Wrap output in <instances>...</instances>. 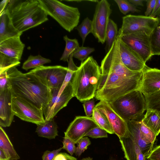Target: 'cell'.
Masks as SVG:
<instances>
[{
	"instance_id": "1",
	"label": "cell",
	"mask_w": 160,
	"mask_h": 160,
	"mask_svg": "<svg viewBox=\"0 0 160 160\" xmlns=\"http://www.w3.org/2000/svg\"><path fill=\"white\" fill-rule=\"evenodd\" d=\"M101 75L95 98L110 102L118 98L139 89L142 72L132 71L122 62L118 38L101 61Z\"/></svg>"
},
{
	"instance_id": "2",
	"label": "cell",
	"mask_w": 160,
	"mask_h": 160,
	"mask_svg": "<svg viewBox=\"0 0 160 160\" xmlns=\"http://www.w3.org/2000/svg\"><path fill=\"white\" fill-rule=\"evenodd\" d=\"M6 71L12 95L24 100L43 112L50 99L51 90L29 72L22 73L16 67Z\"/></svg>"
},
{
	"instance_id": "3",
	"label": "cell",
	"mask_w": 160,
	"mask_h": 160,
	"mask_svg": "<svg viewBox=\"0 0 160 160\" xmlns=\"http://www.w3.org/2000/svg\"><path fill=\"white\" fill-rule=\"evenodd\" d=\"M6 8L13 25L22 33L48 20L38 0H9Z\"/></svg>"
},
{
	"instance_id": "4",
	"label": "cell",
	"mask_w": 160,
	"mask_h": 160,
	"mask_svg": "<svg viewBox=\"0 0 160 160\" xmlns=\"http://www.w3.org/2000/svg\"><path fill=\"white\" fill-rule=\"evenodd\" d=\"M101 75L100 67L92 56L81 62L71 81L74 96L82 102L93 98Z\"/></svg>"
},
{
	"instance_id": "5",
	"label": "cell",
	"mask_w": 160,
	"mask_h": 160,
	"mask_svg": "<svg viewBox=\"0 0 160 160\" xmlns=\"http://www.w3.org/2000/svg\"><path fill=\"white\" fill-rule=\"evenodd\" d=\"M124 120H142L146 110L144 96L139 89L128 93L109 103Z\"/></svg>"
},
{
	"instance_id": "6",
	"label": "cell",
	"mask_w": 160,
	"mask_h": 160,
	"mask_svg": "<svg viewBox=\"0 0 160 160\" xmlns=\"http://www.w3.org/2000/svg\"><path fill=\"white\" fill-rule=\"evenodd\" d=\"M42 8L65 30L70 32L77 27L80 13L78 9L57 0H38Z\"/></svg>"
},
{
	"instance_id": "7",
	"label": "cell",
	"mask_w": 160,
	"mask_h": 160,
	"mask_svg": "<svg viewBox=\"0 0 160 160\" xmlns=\"http://www.w3.org/2000/svg\"><path fill=\"white\" fill-rule=\"evenodd\" d=\"M122 24L118 31L120 36L143 32L150 35L156 26L158 18L131 14L123 17Z\"/></svg>"
},
{
	"instance_id": "8",
	"label": "cell",
	"mask_w": 160,
	"mask_h": 160,
	"mask_svg": "<svg viewBox=\"0 0 160 160\" xmlns=\"http://www.w3.org/2000/svg\"><path fill=\"white\" fill-rule=\"evenodd\" d=\"M68 67L60 65L41 66L29 72L35 76L50 90L61 88L65 79Z\"/></svg>"
},
{
	"instance_id": "9",
	"label": "cell",
	"mask_w": 160,
	"mask_h": 160,
	"mask_svg": "<svg viewBox=\"0 0 160 160\" xmlns=\"http://www.w3.org/2000/svg\"><path fill=\"white\" fill-rule=\"evenodd\" d=\"M112 12L111 5L107 0L97 2L92 20V33L98 42L102 44L106 41L107 29Z\"/></svg>"
},
{
	"instance_id": "10",
	"label": "cell",
	"mask_w": 160,
	"mask_h": 160,
	"mask_svg": "<svg viewBox=\"0 0 160 160\" xmlns=\"http://www.w3.org/2000/svg\"><path fill=\"white\" fill-rule=\"evenodd\" d=\"M12 105L14 115L21 120L37 125L45 122L42 111L24 100L12 95Z\"/></svg>"
},
{
	"instance_id": "11",
	"label": "cell",
	"mask_w": 160,
	"mask_h": 160,
	"mask_svg": "<svg viewBox=\"0 0 160 160\" xmlns=\"http://www.w3.org/2000/svg\"><path fill=\"white\" fill-rule=\"evenodd\" d=\"M127 46L136 52L146 63L152 56L150 36L143 32L121 36Z\"/></svg>"
},
{
	"instance_id": "12",
	"label": "cell",
	"mask_w": 160,
	"mask_h": 160,
	"mask_svg": "<svg viewBox=\"0 0 160 160\" xmlns=\"http://www.w3.org/2000/svg\"><path fill=\"white\" fill-rule=\"evenodd\" d=\"M95 107L106 116L114 133L119 138L128 137L129 132L126 122L115 112L109 103L100 101Z\"/></svg>"
},
{
	"instance_id": "13",
	"label": "cell",
	"mask_w": 160,
	"mask_h": 160,
	"mask_svg": "<svg viewBox=\"0 0 160 160\" xmlns=\"http://www.w3.org/2000/svg\"><path fill=\"white\" fill-rule=\"evenodd\" d=\"M98 126L92 117L76 116L64 132V137L70 139L76 144L88 132Z\"/></svg>"
},
{
	"instance_id": "14",
	"label": "cell",
	"mask_w": 160,
	"mask_h": 160,
	"mask_svg": "<svg viewBox=\"0 0 160 160\" xmlns=\"http://www.w3.org/2000/svg\"><path fill=\"white\" fill-rule=\"evenodd\" d=\"M139 88L144 96L149 95L160 90V69L145 66Z\"/></svg>"
},
{
	"instance_id": "15",
	"label": "cell",
	"mask_w": 160,
	"mask_h": 160,
	"mask_svg": "<svg viewBox=\"0 0 160 160\" xmlns=\"http://www.w3.org/2000/svg\"><path fill=\"white\" fill-rule=\"evenodd\" d=\"M118 36L121 58L123 64L132 71L142 72L146 63L138 54L122 41L120 35L118 34Z\"/></svg>"
},
{
	"instance_id": "16",
	"label": "cell",
	"mask_w": 160,
	"mask_h": 160,
	"mask_svg": "<svg viewBox=\"0 0 160 160\" xmlns=\"http://www.w3.org/2000/svg\"><path fill=\"white\" fill-rule=\"evenodd\" d=\"M12 97L10 89L0 92V125L2 127L10 126L13 120Z\"/></svg>"
},
{
	"instance_id": "17",
	"label": "cell",
	"mask_w": 160,
	"mask_h": 160,
	"mask_svg": "<svg viewBox=\"0 0 160 160\" xmlns=\"http://www.w3.org/2000/svg\"><path fill=\"white\" fill-rule=\"evenodd\" d=\"M139 121L130 120L126 122L129 137L139 146L143 154L147 158L153 149L157 146L147 143L142 138L140 132Z\"/></svg>"
},
{
	"instance_id": "18",
	"label": "cell",
	"mask_w": 160,
	"mask_h": 160,
	"mask_svg": "<svg viewBox=\"0 0 160 160\" xmlns=\"http://www.w3.org/2000/svg\"><path fill=\"white\" fill-rule=\"evenodd\" d=\"M25 46L20 37H14L0 42V52L20 61Z\"/></svg>"
},
{
	"instance_id": "19",
	"label": "cell",
	"mask_w": 160,
	"mask_h": 160,
	"mask_svg": "<svg viewBox=\"0 0 160 160\" xmlns=\"http://www.w3.org/2000/svg\"><path fill=\"white\" fill-rule=\"evenodd\" d=\"M22 34L13 25L6 8L0 14V42L10 38L20 37Z\"/></svg>"
},
{
	"instance_id": "20",
	"label": "cell",
	"mask_w": 160,
	"mask_h": 160,
	"mask_svg": "<svg viewBox=\"0 0 160 160\" xmlns=\"http://www.w3.org/2000/svg\"><path fill=\"white\" fill-rule=\"evenodd\" d=\"M127 160H145L147 158L138 144L129 137L119 138Z\"/></svg>"
},
{
	"instance_id": "21",
	"label": "cell",
	"mask_w": 160,
	"mask_h": 160,
	"mask_svg": "<svg viewBox=\"0 0 160 160\" xmlns=\"http://www.w3.org/2000/svg\"><path fill=\"white\" fill-rule=\"evenodd\" d=\"M142 121L157 136L160 133V111L147 109Z\"/></svg>"
},
{
	"instance_id": "22",
	"label": "cell",
	"mask_w": 160,
	"mask_h": 160,
	"mask_svg": "<svg viewBox=\"0 0 160 160\" xmlns=\"http://www.w3.org/2000/svg\"><path fill=\"white\" fill-rule=\"evenodd\" d=\"M37 126L35 132L39 136L51 139L58 135V126L53 118Z\"/></svg>"
},
{
	"instance_id": "23",
	"label": "cell",
	"mask_w": 160,
	"mask_h": 160,
	"mask_svg": "<svg viewBox=\"0 0 160 160\" xmlns=\"http://www.w3.org/2000/svg\"><path fill=\"white\" fill-rule=\"evenodd\" d=\"M0 149L4 152L8 160H18L20 158L14 149L8 136L2 127L1 126Z\"/></svg>"
},
{
	"instance_id": "24",
	"label": "cell",
	"mask_w": 160,
	"mask_h": 160,
	"mask_svg": "<svg viewBox=\"0 0 160 160\" xmlns=\"http://www.w3.org/2000/svg\"><path fill=\"white\" fill-rule=\"evenodd\" d=\"M73 97H74L73 91L70 81L61 95L57 98L53 110V118L60 110L67 106L69 101Z\"/></svg>"
},
{
	"instance_id": "25",
	"label": "cell",
	"mask_w": 160,
	"mask_h": 160,
	"mask_svg": "<svg viewBox=\"0 0 160 160\" xmlns=\"http://www.w3.org/2000/svg\"><path fill=\"white\" fill-rule=\"evenodd\" d=\"M117 25L110 19L106 32L105 51L107 53L111 49L118 35Z\"/></svg>"
},
{
	"instance_id": "26",
	"label": "cell",
	"mask_w": 160,
	"mask_h": 160,
	"mask_svg": "<svg viewBox=\"0 0 160 160\" xmlns=\"http://www.w3.org/2000/svg\"><path fill=\"white\" fill-rule=\"evenodd\" d=\"M158 23L150 35L152 55H160V15Z\"/></svg>"
},
{
	"instance_id": "27",
	"label": "cell",
	"mask_w": 160,
	"mask_h": 160,
	"mask_svg": "<svg viewBox=\"0 0 160 160\" xmlns=\"http://www.w3.org/2000/svg\"><path fill=\"white\" fill-rule=\"evenodd\" d=\"M98 126L110 134L114 133L112 127L106 116L95 107L92 117Z\"/></svg>"
},
{
	"instance_id": "28",
	"label": "cell",
	"mask_w": 160,
	"mask_h": 160,
	"mask_svg": "<svg viewBox=\"0 0 160 160\" xmlns=\"http://www.w3.org/2000/svg\"><path fill=\"white\" fill-rule=\"evenodd\" d=\"M51 62L50 59L43 58L40 55L35 56L30 55L23 63L22 68L28 71L29 69L35 68Z\"/></svg>"
},
{
	"instance_id": "29",
	"label": "cell",
	"mask_w": 160,
	"mask_h": 160,
	"mask_svg": "<svg viewBox=\"0 0 160 160\" xmlns=\"http://www.w3.org/2000/svg\"><path fill=\"white\" fill-rule=\"evenodd\" d=\"M63 39L65 42L66 46L60 60L68 62L70 55L79 47V45L77 39H70L67 35L64 36Z\"/></svg>"
},
{
	"instance_id": "30",
	"label": "cell",
	"mask_w": 160,
	"mask_h": 160,
	"mask_svg": "<svg viewBox=\"0 0 160 160\" xmlns=\"http://www.w3.org/2000/svg\"><path fill=\"white\" fill-rule=\"evenodd\" d=\"M140 132L142 139L148 144L156 145V137L155 134L147 127L142 120L138 121Z\"/></svg>"
},
{
	"instance_id": "31",
	"label": "cell",
	"mask_w": 160,
	"mask_h": 160,
	"mask_svg": "<svg viewBox=\"0 0 160 160\" xmlns=\"http://www.w3.org/2000/svg\"><path fill=\"white\" fill-rule=\"evenodd\" d=\"M72 54L73 53H72L70 56L68 62L67 72L63 84L59 92L58 97L61 95L67 85L71 81L73 74L78 68L79 67L77 66L74 63Z\"/></svg>"
},
{
	"instance_id": "32",
	"label": "cell",
	"mask_w": 160,
	"mask_h": 160,
	"mask_svg": "<svg viewBox=\"0 0 160 160\" xmlns=\"http://www.w3.org/2000/svg\"><path fill=\"white\" fill-rule=\"evenodd\" d=\"M20 62L17 59L8 56L0 52V72L13 67L20 65Z\"/></svg>"
},
{
	"instance_id": "33",
	"label": "cell",
	"mask_w": 160,
	"mask_h": 160,
	"mask_svg": "<svg viewBox=\"0 0 160 160\" xmlns=\"http://www.w3.org/2000/svg\"><path fill=\"white\" fill-rule=\"evenodd\" d=\"M60 89H54L51 90V96L50 99L45 108L43 115L45 121H48L53 119L52 112L54 106Z\"/></svg>"
},
{
	"instance_id": "34",
	"label": "cell",
	"mask_w": 160,
	"mask_h": 160,
	"mask_svg": "<svg viewBox=\"0 0 160 160\" xmlns=\"http://www.w3.org/2000/svg\"><path fill=\"white\" fill-rule=\"evenodd\" d=\"M79 34L82 40V45L83 44L86 37L92 31V21L88 17L85 18L81 23L76 27Z\"/></svg>"
},
{
	"instance_id": "35",
	"label": "cell",
	"mask_w": 160,
	"mask_h": 160,
	"mask_svg": "<svg viewBox=\"0 0 160 160\" xmlns=\"http://www.w3.org/2000/svg\"><path fill=\"white\" fill-rule=\"evenodd\" d=\"M144 96L146 109H153L160 111V90L152 94Z\"/></svg>"
},
{
	"instance_id": "36",
	"label": "cell",
	"mask_w": 160,
	"mask_h": 160,
	"mask_svg": "<svg viewBox=\"0 0 160 160\" xmlns=\"http://www.w3.org/2000/svg\"><path fill=\"white\" fill-rule=\"evenodd\" d=\"M94 51V48H92L79 47L73 53L72 57L82 62Z\"/></svg>"
},
{
	"instance_id": "37",
	"label": "cell",
	"mask_w": 160,
	"mask_h": 160,
	"mask_svg": "<svg viewBox=\"0 0 160 160\" xmlns=\"http://www.w3.org/2000/svg\"><path fill=\"white\" fill-rule=\"evenodd\" d=\"M114 1L117 4L120 11L124 15L130 12H134L140 11L128 0H114Z\"/></svg>"
},
{
	"instance_id": "38",
	"label": "cell",
	"mask_w": 160,
	"mask_h": 160,
	"mask_svg": "<svg viewBox=\"0 0 160 160\" xmlns=\"http://www.w3.org/2000/svg\"><path fill=\"white\" fill-rule=\"evenodd\" d=\"M91 144V142L87 136L81 138L77 143V147L74 153L75 155L78 157L80 156Z\"/></svg>"
},
{
	"instance_id": "39",
	"label": "cell",
	"mask_w": 160,
	"mask_h": 160,
	"mask_svg": "<svg viewBox=\"0 0 160 160\" xmlns=\"http://www.w3.org/2000/svg\"><path fill=\"white\" fill-rule=\"evenodd\" d=\"M85 136H88L94 138H108V137L107 132L99 126L91 130L85 135Z\"/></svg>"
},
{
	"instance_id": "40",
	"label": "cell",
	"mask_w": 160,
	"mask_h": 160,
	"mask_svg": "<svg viewBox=\"0 0 160 160\" xmlns=\"http://www.w3.org/2000/svg\"><path fill=\"white\" fill-rule=\"evenodd\" d=\"M10 88V84L6 71L0 72V92Z\"/></svg>"
},
{
	"instance_id": "41",
	"label": "cell",
	"mask_w": 160,
	"mask_h": 160,
	"mask_svg": "<svg viewBox=\"0 0 160 160\" xmlns=\"http://www.w3.org/2000/svg\"><path fill=\"white\" fill-rule=\"evenodd\" d=\"M62 149L66 150L71 156L75 153L76 147L75 143L70 139L64 137L62 141Z\"/></svg>"
},
{
	"instance_id": "42",
	"label": "cell",
	"mask_w": 160,
	"mask_h": 160,
	"mask_svg": "<svg viewBox=\"0 0 160 160\" xmlns=\"http://www.w3.org/2000/svg\"><path fill=\"white\" fill-rule=\"evenodd\" d=\"M83 106L86 116L89 117L92 116L95 106L94 99L93 98L84 102Z\"/></svg>"
},
{
	"instance_id": "43",
	"label": "cell",
	"mask_w": 160,
	"mask_h": 160,
	"mask_svg": "<svg viewBox=\"0 0 160 160\" xmlns=\"http://www.w3.org/2000/svg\"><path fill=\"white\" fill-rule=\"evenodd\" d=\"M62 149V147L52 151L49 150L45 151L42 157V160H54L56 156Z\"/></svg>"
},
{
	"instance_id": "44",
	"label": "cell",
	"mask_w": 160,
	"mask_h": 160,
	"mask_svg": "<svg viewBox=\"0 0 160 160\" xmlns=\"http://www.w3.org/2000/svg\"><path fill=\"white\" fill-rule=\"evenodd\" d=\"M147 158L152 160H160V145L154 148Z\"/></svg>"
},
{
	"instance_id": "45",
	"label": "cell",
	"mask_w": 160,
	"mask_h": 160,
	"mask_svg": "<svg viewBox=\"0 0 160 160\" xmlns=\"http://www.w3.org/2000/svg\"><path fill=\"white\" fill-rule=\"evenodd\" d=\"M157 0H147V8L145 12V16L149 17L151 14L154 8Z\"/></svg>"
},
{
	"instance_id": "46",
	"label": "cell",
	"mask_w": 160,
	"mask_h": 160,
	"mask_svg": "<svg viewBox=\"0 0 160 160\" xmlns=\"http://www.w3.org/2000/svg\"><path fill=\"white\" fill-rule=\"evenodd\" d=\"M160 15V0H157L153 10L149 17L156 18Z\"/></svg>"
},
{
	"instance_id": "47",
	"label": "cell",
	"mask_w": 160,
	"mask_h": 160,
	"mask_svg": "<svg viewBox=\"0 0 160 160\" xmlns=\"http://www.w3.org/2000/svg\"><path fill=\"white\" fill-rule=\"evenodd\" d=\"M9 0H2L0 2V14L6 9L9 2Z\"/></svg>"
},
{
	"instance_id": "48",
	"label": "cell",
	"mask_w": 160,
	"mask_h": 160,
	"mask_svg": "<svg viewBox=\"0 0 160 160\" xmlns=\"http://www.w3.org/2000/svg\"><path fill=\"white\" fill-rule=\"evenodd\" d=\"M128 1L132 4L135 6H143V2L146 1L144 0H128Z\"/></svg>"
},
{
	"instance_id": "49",
	"label": "cell",
	"mask_w": 160,
	"mask_h": 160,
	"mask_svg": "<svg viewBox=\"0 0 160 160\" xmlns=\"http://www.w3.org/2000/svg\"><path fill=\"white\" fill-rule=\"evenodd\" d=\"M0 160H8L4 152L0 149Z\"/></svg>"
},
{
	"instance_id": "50",
	"label": "cell",
	"mask_w": 160,
	"mask_h": 160,
	"mask_svg": "<svg viewBox=\"0 0 160 160\" xmlns=\"http://www.w3.org/2000/svg\"><path fill=\"white\" fill-rule=\"evenodd\" d=\"M66 156L68 158V160H77V159L75 158L72 156L71 155H70L66 153Z\"/></svg>"
},
{
	"instance_id": "51",
	"label": "cell",
	"mask_w": 160,
	"mask_h": 160,
	"mask_svg": "<svg viewBox=\"0 0 160 160\" xmlns=\"http://www.w3.org/2000/svg\"><path fill=\"white\" fill-rule=\"evenodd\" d=\"M81 160H93L92 158H91L89 157H87V158H83Z\"/></svg>"
},
{
	"instance_id": "52",
	"label": "cell",
	"mask_w": 160,
	"mask_h": 160,
	"mask_svg": "<svg viewBox=\"0 0 160 160\" xmlns=\"http://www.w3.org/2000/svg\"><path fill=\"white\" fill-rule=\"evenodd\" d=\"M108 160H116L115 159H114V158H110V159H109Z\"/></svg>"
},
{
	"instance_id": "53",
	"label": "cell",
	"mask_w": 160,
	"mask_h": 160,
	"mask_svg": "<svg viewBox=\"0 0 160 160\" xmlns=\"http://www.w3.org/2000/svg\"><path fill=\"white\" fill-rule=\"evenodd\" d=\"M145 160H151L150 159H148V158H146Z\"/></svg>"
},
{
	"instance_id": "54",
	"label": "cell",
	"mask_w": 160,
	"mask_h": 160,
	"mask_svg": "<svg viewBox=\"0 0 160 160\" xmlns=\"http://www.w3.org/2000/svg\"><path fill=\"white\" fill-rule=\"evenodd\" d=\"M66 157H67V156H66ZM67 159H68V158H67Z\"/></svg>"
},
{
	"instance_id": "55",
	"label": "cell",
	"mask_w": 160,
	"mask_h": 160,
	"mask_svg": "<svg viewBox=\"0 0 160 160\" xmlns=\"http://www.w3.org/2000/svg\"></svg>"
}]
</instances>
